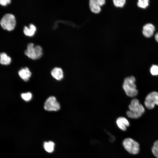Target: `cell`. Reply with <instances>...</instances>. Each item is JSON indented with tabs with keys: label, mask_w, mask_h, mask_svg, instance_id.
<instances>
[{
	"label": "cell",
	"mask_w": 158,
	"mask_h": 158,
	"mask_svg": "<svg viewBox=\"0 0 158 158\" xmlns=\"http://www.w3.org/2000/svg\"><path fill=\"white\" fill-rule=\"evenodd\" d=\"M155 29V27L153 24L147 23L143 27V34L146 37H150L153 35Z\"/></svg>",
	"instance_id": "9c48e42d"
},
{
	"label": "cell",
	"mask_w": 158,
	"mask_h": 158,
	"mask_svg": "<svg viewBox=\"0 0 158 158\" xmlns=\"http://www.w3.org/2000/svg\"><path fill=\"white\" fill-rule=\"evenodd\" d=\"M97 1L99 6H101L104 5L105 3L104 0H96Z\"/></svg>",
	"instance_id": "7402d4cb"
},
{
	"label": "cell",
	"mask_w": 158,
	"mask_h": 158,
	"mask_svg": "<svg viewBox=\"0 0 158 158\" xmlns=\"http://www.w3.org/2000/svg\"><path fill=\"white\" fill-rule=\"evenodd\" d=\"M55 144L54 143L51 141L45 142L44 144V147L45 150L47 152H52L54 149Z\"/></svg>",
	"instance_id": "9a60e30c"
},
{
	"label": "cell",
	"mask_w": 158,
	"mask_h": 158,
	"mask_svg": "<svg viewBox=\"0 0 158 158\" xmlns=\"http://www.w3.org/2000/svg\"><path fill=\"white\" fill-rule=\"evenodd\" d=\"M114 5L117 7H122L126 3L125 0H114Z\"/></svg>",
	"instance_id": "d6986e66"
},
{
	"label": "cell",
	"mask_w": 158,
	"mask_h": 158,
	"mask_svg": "<svg viewBox=\"0 0 158 158\" xmlns=\"http://www.w3.org/2000/svg\"><path fill=\"white\" fill-rule=\"evenodd\" d=\"M21 96L22 99L26 101H30L32 97V94L30 92L22 93Z\"/></svg>",
	"instance_id": "ac0fdd59"
},
{
	"label": "cell",
	"mask_w": 158,
	"mask_h": 158,
	"mask_svg": "<svg viewBox=\"0 0 158 158\" xmlns=\"http://www.w3.org/2000/svg\"><path fill=\"white\" fill-rule=\"evenodd\" d=\"M144 103L149 109L153 108L155 105H158V93L154 91L149 93L146 97Z\"/></svg>",
	"instance_id": "52a82bcc"
},
{
	"label": "cell",
	"mask_w": 158,
	"mask_h": 158,
	"mask_svg": "<svg viewBox=\"0 0 158 158\" xmlns=\"http://www.w3.org/2000/svg\"><path fill=\"white\" fill-rule=\"evenodd\" d=\"M116 122L119 128L124 131H126L127 127L130 125L128 121L123 117H120L118 118Z\"/></svg>",
	"instance_id": "ba28073f"
},
{
	"label": "cell",
	"mask_w": 158,
	"mask_h": 158,
	"mask_svg": "<svg viewBox=\"0 0 158 158\" xmlns=\"http://www.w3.org/2000/svg\"><path fill=\"white\" fill-rule=\"evenodd\" d=\"M0 57V62L1 64L7 65L10 63L11 61V59L6 53L4 52L1 53Z\"/></svg>",
	"instance_id": "5bb4252c"
},
{
	"label": "cell",
	"mask_w": 158,
	"mask_h": 158,
	"mask_svg": "<svg viewBox=\"0 0 158 158\" xmlns=\"http://www.w3.org/2000/svg\"><path fill=\"white\" fill-rule=\"evenodd\" d=\"M123 145L125 149L130 154H136L139 152V143L131 138H125L123 141Z\"/></svg>",
	"instance_id": "5b68a950"
},
{
	"label": "cell",
	"mask_w": 158,
	"mask_h": 158,
	"mask_svg": "<svg viewBox=\"0 0 158 158\" xmlns=\"http://www.w3.org/2000/svg\"><path fill=\"white\" fill-rule=\"evenodd\" d=\"M16 20L15 16L11 13L4 15L0 21V25L3 28L8 31L13 30L16 25Z\"/></svg>",
	"instance_id": "277c9868"
},
{
	"label": "cell",
	"mask_w": 158,
	"mask_h": 158,
	"mask_svg": "<svg viewBox=\"0 0 158 158\" xmlns=\"http://www.w3.org/2000/svg\"><path fill=\"white\" fill-rule=\"evenodd\" d=\"M152 151L154 155L157 158H158V140L154 143Z\"/></svg>",
	"instance_id": "2e32d148"
},
{
	"label": "cell",
	"mask_w": 158,
	"mask_h": 158,
	"mask_svg": "<svg viewBox=\"0 0 158 158\" xmlns=\"http://www.w3.org/2000/svg\"><path fill=\"white\" fill-rule=\"evenodd\" d=\"M25 54L29 58L33 60L40 58L42 55V49L40 45L34 46L33 43L28 44L27 49L24 52Z\"/></svg>",
	"instance_id": "3957f363"
},
{
	"label": "cell",
	"mask_w": 158,
	"mask_h": 158,
	"mask_svg": "<svg viewBox=\"0 0 158 158\" xmlns=\"http://www.w3.org/2000/svg\"><path fill=\"white\" fill-rule=\"evenodd\" d=\"M36 28L33 24H31L29 25V28L25 26L23 29L24 34L26 35L32 36L34 35L36 31Z\"/></svg>",
	"instance_id": "4fadbf2b"
},
{
	"label": "cell",
	"mask_w": 158,
	"mask_h": 158,
	"mask_svg": "<svg viewBox=\"0 0 158 158\" xmlns=\"http://www.w3.org/2000/svg\"><path fill=\"white\" fill-rule=\"evenodd\" d=\"M155 38L156 40L158 42V32H157L155 35Z\"/></svg>",
	"instance_id": "603a6c76"
},
{
	"label": "cell",
	"mask_w": 158,
	"mask_h": 158,
	"mask_svg": "<svg viewBox=\"0 0 158 158\" xmlns=\"http://www.w3.org/2000/svg\"><path fill=\"white\" fill-rule=\"evenodd\" d=\"M89 6L91 11L94 13H99L101 10L100 6L97 3L96 0H90Z\"/></svg>",
	"instance_id": "7c38bea8"
},
{
	"label": "cell",
	"mask_w": 158,
	"mask_h": 158,
	"mask_svg": "<svg viewBox=\"0 0 158 158\" xmlns=\"http://www.w3.org/2000/svg\"><path fill=\"white\" fill-rule=\"evenodd\" d=\"M20 78L25 81H27L31 75V73L29 68L25 67L20 69L18 72Z\"/></svg>",
	"instance_id": "30bf717a"
},
{
	"label": "cell",
	"mask_w": 158,
	"mask_h": 158,
	"mask_svg": "<svg viewBox=\"0 0 158 158\" xmlns=\"http://www.w3.org/2000/svg\"><path fill=\"white\" fill-rule=\"evenodd\" d=\"M44 109L49 111H56L60 108L59 103L54 96H50L46 100L44 105Z\"/></svg>",
	"instance_id": "8992f818"
},
{
	"label": "cell",
	"mask_w": 158,
	"mask_h": 158,
	"mask_svg": "<svg viewBox=\"0 0 158 158\" xmlns=\"http://www.w3.org/2000/svg\"><path fill=\"white\" fill-rule=\"evenodd\" d=\"M135 79L133 76L128 77L125 78L123 84V88L127 95L132 97L136 96L138 91L135 84Z\"/></svg>",
	"instance_id": "7a4b0ae2"
},
{
	"label": "cell",
	"mask_w": 158,
	"mask_h": 158,
	"mask_svg": "<svg viewBox=\"0 0 158 158\" xmlns=\"http://www.w3.org/2000/svg\"><path fill=\"white\" fill-rule=\"evenodd\" d=\"M11 0H0V3L3 6H6L11 2Z\"/></svg>",
	"instance_id": "44dd1931"
},
{
	"label": "cell",
	"mask_w": 158,
	"mask_h": 158,
	"mask_svg": "<svg viewBox=\"0 0 158 158\" xmlns=\"http://www.w3.org/2000/svg\"><path fill=\"white\" fill-rule=\"evenodd\" d=\"M150 72L152 75H158V66L155 65H152L150 69Z\"/></svg>",
	"instance_id": "ffe728a7"
},
{
	"label": "cell",
	"mask_w": 158,
	"mask_h": 158,
	"mask_svg": "<svg viewBox=\"0 0 158 158\" xmlns=\"http://www.w3.org/2000/svg\"><path fill=\"white\" fill-rule=\"evenodd\" d=\"M51 74L54 78L58 80H61L63 77V71L60 68L55 67L51 71Z\"/></svg>",
	"instance_id": "8fae6325"
},
{
	"label": "cell",
	"mask_w": 158,
	"mask_h": 158,
	"mask_svg": "<svg viewBox=\"0 0 158 158\" xmlns=\"http://www.w3.org/2000/svg\"><path fill=\"white\" fill-rule=\"evenodd\" d=\"M149 1L148 0H139L137 5L140 7L145 8L148 5Z\"/></svg>",
	"instance_id": "e0dca14e"
},
{
	"label": "cell",
	"mask_w": 158,
	"mask_h": 158,
	"mask_svg": "<svg viewBox=\"0 0 158 158\" xmlns=\"http://www.w3.org/2000/svg\"><path fill=\"white\" fill-rule=\"evenodd\" d=\"M129 110L126 112L127 116L131 118H138L144 113L145 109L140 104L139 100L136 99H132L129 106Z\"/></svg>",
	"instance_id": "6da1fadb"
}]
</instances>
